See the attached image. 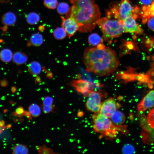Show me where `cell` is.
Here are the masks:
<instances>
[{
	"label": "cell",
	"mask_w": 154,
	"mask_h": 154,
	"mask_svg": "<svg viewBox=\"0 0 154 154\" xmlns=\"http://www.w3.org/2000/svg\"><path fill=\"white\" fill-rule=\"evenodd\" d=\"M125 118L123 113L120 111L116 110L110 118L111 121L114 125L119 126L124 123Z\"/></svg>",
	"instance_id": "obj_14"
},
{
	"label": "cell",
	"mask_w": 154,
	"mask_h": 154,
	"mask_svg": "<svg viewBox=\"0 0 154 154\" xmlns=\"http://www.w3.org/2000/svg\"><path fill=\"white\" fill-rule=\"evenodd\" d=\"M102 93L99 91H92L88 95L86 106L89 111L95 113L100 112L102 104Z\"/></svg>",
	"instance_id": "obj_8"
},
{
	"label": "cell",
	"mask_w": 154,
	"mask_h": 154,
	"mask_svg": "<svg viewBox=\"0 0 154 154\" xmlns=\"http://www.w3.org/2000/svg\"><path fill=\"white\" fill-rule=\"evenodd\" d=\"M29 151L25 145L21 144L16 145L13 149V153L14 154H26L28 153Z\"/></svg>",
	"instance_id": "obj_22"
},
{
	"label": "cell",
	"mask_w": 154,
	"mask_h": 154,
	"mask_svg": "<svg viewBox=\"0 0 154 154\" xmlns=\"http://www.w3.org/2000/svg\"><path fill=\"white\" fill-rule=\"evenodd\" d=\"M28 69L30 73L33 75H36L40 73L42 68L39 63L34 61L31 62L28 65Z\"/></svg>",
	"instance_id": "obj_17"
},
{
	"label": "cell",
	"mask_w": 154,
	"mask_h": 154,
	"mask_svg": "<svg viewBox=\"0 0 154 154\" xmlns=\"http://www.w3.org/2000/svg\"><path fill=\"white\" fill-rule=\"evenodd\" d=\"M125 151L129 152L130 153H133L135 152L134 147L130 145H127L125 147Z\"/></svg>",
	"instance_id": "obj_34"
},
{
	"label": "cell",
	"mask_w": 154,
	"mask_h": 154,
	"mask_svg": "<svg viewBox=\"0 0 154 154\" xmlns=\"http://www.w3.org/2000/svg\"><path fill=\"white\" fill-rule=\"evenodd\" d=\"M15 88H13L11 89V91L13 93L15 92L16 91V89H15Z\"/></svg>",
	"instance_id": "obj_38"
},
{
	"label": "cell",
	"mask_w": 154,
	"mask_h": 154,
	"mask_svg": "<svg viewBox=\"0 0 154 154\" xmlns=\"http://www.w3.org/2000/svg\"><path fill=\"white\" fill-rule=\"evenodd\" d=\"M154 107V90L149 91L141 99L137 105L139 112H143L148 109Z\"/></svg>",
	"instance_id": "obj_12"
},
{
	"label": "cell",
	"mask_w": 154,
	"mask_h": 154,
	"mask_svg": "<svg viewBox=\"0 0 154 154\" xmlns=\"http://www.w3.org/2000/svg\"><path fill=\"white\" fill-rule=\"evenodd\" d=\"M88 42L92 46H96L100 43H103V40L98 34L94 33L89 36Z\"/></svg>",
	"instance_id": "obj_18"
},
{
	"label": "cell",
	"mask_w": 154,
	"mask_h": 154,
	"mask_svg": "<svg viewBox=\"0 0 154 154\" xmlns=\"http://www.w3.org/2000/svg\"><path fill=\"white\" fill-rule=\"evenodd\" d=\"M151 16H154V2L149 6L143 7L141 15L143 23H146Z\"/></svg>",
	"instance_id": "obj_13"
},
{
	"label": "cell",
	"mask_w": 154,
	"mask_h": 154,
	"mask_svg": "<svg viewBox=\"0 0 154 154\" xmlns=\"http://www.w3.org/2000/svg\"><path fill=\"white\" fill-rule=\"evenodd\" d=\"M13 56V54L11 51L8 49H3L0 53L1 59L5 62H10Z\"/></svg>",
	"instance_id": "obj_19"
},
{
	"label": "cell",
	"mask_w": 154,
	"mask_h": 154,
	"mask_svg": "<svg viewBox=\"0 0 154 154\" xmlns=\"http://www.w3.org/2000/svg\"><path fill=\"white\" fill-rule=\"evenodd\" d=\"M147 25L149 28L152 31H154V16H151L148 19Z\"/></svg>",
	"instance_id": "obj_30"
},
{
	"label": "cell",
	"mask_w": 154,
	"mask_h": 154,
	"mask_svg": "<svg viewBox=\"0 0 154 154\" xmlns=\"http://www.w3.org/2000/svg\"><path fill=\"white\" fill-rule=\"evenodd\" d=\"M53 102V100L52 97L47 96L43 99L42 105L47 106H52Z\"/></svg>",
	"instance_id": "obj_29"
},
{
	"label": "cell",
	"mask_w": 154,
	"mask_h": 154,
	"mask_svg": "<svg viewBox=\"0 0 154 154\" xmlns=\"http://www.w3.org/2000/svg\"><path fill=\"white\" fill-rule=\"evenodd\" d=\"M53 35L57 40H62L64 38L66 35V33L65 30L62 27H58L55 29L53 32Z\"/></svg>",
	"instance_id": "obj_23"
},
{
	"label": "cell",
	"mask_w": 154,
	"mask_h": 154,
	"mask_svg": "<svg viewBox=\"0 0 154 154\" xmlns=\"http://www.w3.org/2000/svg\"><path fill=\"white\" fill-rule=\"evenodd\" d=\"M70 8L68 4L65 2H61L57 7V11L61 15L66 14L69 11Z\"/></svg>",
	"instance_id": "obj_25"
},
{
	"label": "cell",
	"mask_w": 154,
	"mask_h": 154,
	"mask_svg": "<svg viewBox=\"0 0 154 154\" xmlns=\"http://www.w3.org/2000/svg\"><path fill=\"white\" fill-rule=\"evenodd\" d=\"M30 42L33 46H40L43 42V38L42 35L38 33L33 34L31 37Z\"/></svg>",
	"instance_id": "obj_20"
},
{
	"label": "cell",
	"mask_w": 154,
	"mask_h": 154,
	"mask_svg": "<svg viewBox=\"0 0 154 154\" xmlns=\"http://www.w3.org/2000/svg\"><path fill=\"white\" fill-rule=\"evenodd\" d=\"M5 124V122L3 120H2L0 121V126L3 127L4 126Z\"/></svg>",
	"instance_id": "obj_35"
},
{
	"label": "cell",
	"mask_w": 154,
	"mask_h": 154,
	"mask_svg": "<svg viewBox=\"0 0 154 154\" xmlns=\"http://www.w3.org/2000/svg\"><path fill=\"white\" fill-rule=\"evenodd\" d=\"M140 1L143 6L147 7L152 4L154 2V0H140Z\"/></svg>",
	"instance_id": "obj_32"
},
{
	"label": "cell",
	"mask_w": 154,
	"mask_h": 154,
	"mask_svg": "<svg viewBox=\"0 0 154 154\" xmlns=\"http://www.w3.org/2000/svg\"><path fill=\"white\" fill-rule=\"evenodd\" d=\"M38 29L40 31H43L44 30V27L42 26H40L39 27Z\"/></svg>",
	"instance_id": "obj_37"
},
{
	"label": "cell",
	"mask_w": 154,
	"mask_h": 154,
	"mask_svg": "<svg viewBox=\"0 0 154 154\" xmlns=\"http://www.w3.org/2000/svg\"><path fill=\"white\" fill-rule=\"evenodd\" d=\"M36 147L39 154H54L58 153L54 152L52 149L46 147L45 145H43L42 146L37 145Z\"/></svg>",
	"instance_id": "obj_26"
},
{
	"label": "cell",
	"mask_w": 154,
	"mask_h": 154,
	"mask_svg": "<svg viewBox=\"0 0 154 154\" xmlns=\"http://www.w3.org/2000/svg\"><path fill=\"white\" fill-rule=\"evenodd\" d=\"M57 0H44V4L46 7L49 9H55L58 5Z\"/></svg>",
	"instance_id": "obj_28"
},
{
	"label": "cell",
	"mask_w": 154,
	"mask_h": 154,
	"mask_svg": "<svg viewBox=\"0 0 154 154\" xmlns=\"http://www.w3.org/2000/svg\"><path fill=\"white\" fill-rule=\"evenodd\" d=\"M117 106L115 101L110 98L106 100L102 104L99 113L110 118L117 110Z\"/></svg>",
	"instance_id": "obj_11"
},
{
	"label": "cell",
	"mask_w": 154,
	"mask_h": 154,
	"mask_svg": "<svg viewBox=\"0 0 154 154\" xmlns=\"http://www.w3.org/2000/svg\"><path fill=\"white\" fill-rule=\"evenodd\" d=\"M135 19L130 17L121 22L124 32L141 34L143 31L135 21Z\"/></svg>",
	"instance_id": "obj_9"
},
{
	"label": "cell",
	"mask_w": 154,
	"mask_h": 154,
	"mask_svg": "<svg viewBox=\"0 0 154 154\" xmlns=\"http://www.w3.org/2000/svg\"><path fill=\"white\" fill-rule=\"evenodd\" d=\"M28 57L25 53L21 52H16L13 56L14 62L18 65H20L26 63L27 61Z\"/></svg>",
	"instance_id": "obj_16"
},
{
	"label": "cell",
	"mask_w": 154,
	"mask_h": 154,
	"mask_svg": "<svg viewBox=\"0 0 154 154\" xmlns=\"http://www.w3.org/2000/svg\"><path fill=\"white\" fill-rule=\"evenodd\" d=\"M95 131L102 134L109 135L115 127L109 118L101 114L100 113L92 116Z\"/></svg>",
	"instance_id": "obj_5"
},
{
	"label": "cell",
	"mask_w": 154,
	"mask_h": 154,
	"mask_svg": "<svg viewBox=\"0 0 154 154\" xmlns=\"http://www.w3.org/2000/svg\"><path fill=\"white\" fill-rule=\"evenodd\" d=\"M26 19L28 23L34 25L37 24L39 21L40 17L37 13L32 12L28 15Z\"/></svg>",
	"instance_id": "obj_24"
},
{
	"label": "cell",
	"mask_w": 154,
	"mask_h": 154,
	"mask_svg": "<svg viewBox=\"0 0 154 154\" xmlns=\"http://www.w3.org/2000/svg\"><path fill=\"white\" fill-rule=\"evenodd\" d=\"M24 109L21 107H19L17 108L15 110V114L17 115H21L24 113Z\"/></svg>",
	"instance_id": "obj_33"
},
{
	"label": "cell",
	"mask_w": 154,
	"mask_h": 154,
	"mask_svg": "<svg viewBox=\"0 0 154 154\" xmlns=\"http://www.w3.org/2000/svg\"><path fill=\"white\" fill-rule=\"evenodd\" d=\"M6 127L5 126L1 127L0 126V134L3 132L5 129Z\"/></svg>",
	"instance_id": "obj_36"
},
{
	"label": "cell",
	"mask_w": 154,
	"mask_h": 154,
	"mask_svg": "<svg viewBox=\"0 0 154 154\" xmlns=\"http://www.w3.org/2000/svg\"><path fill=\"white\" fill-rule=\"evenodd\" d=\"M70 84L77 91L85 96H88L90 92L94 91V89L97 88L100 86L99 83H91L81 79L74 80L70 82Z\"/></svg>",
	"instance_id": "obj_7"
},
{
	"label": "cell",
	"mask_w": 154,
	"mask_h": 154,
	"mask_svg": "<svg viewBox=\"0 0 154 154\" xmlns=\"http://www.w3.org/2000/svg\"><path fill=\"white\" fill-rule=\"evenodd\" d=\"M137 117L141 128L140 138L145 144L150 145L154 144V129L149 125L147 117L144 114L138 113Z\"/></svg>",
	"instance_id": "obj_6"
},
{
	"label": "cell",
	"mask_w": 154,
	"mask_h": 154,
	"mask_svg": "<svg viewBox=\"0 0 154 154\" xmlns=\"http://www.w3.org/2000/svg\"><path fill=\"white\" fill-rule=\"evenodd\" d=\"M106 17L100 18L97 24L103 33V38L106 41L120 36L124 32L121 22L116 18L110 10Z\"/></svg>",
	"instance_id": "obj_3"
},
{
	"label": "cell",
	"mask_w": 154,
	"mask_h": 154,
	"mask_svg": "<svg viewBox=\"0 0 154 154\" xmlns=\"http://www.w3.org/2000/svg\"><path fill=\"white\" fill-rule=\"evenodd\" d=\"M29 112L33 117H36L39 116L41 112L40 106L37 104H33L28 108Z\"/></svg>",
	"instance_id": "obj_21"
},
{
	"label": "cell",
	"mask_w": 154,
	"mask_h": 154,
	"mask_svg": "<svg viewBox=\"0 0 154 154\" xmlns=\"http://www.w3.org/2000/svg\"><path fill=\"white\" fill-rule=\"evenodd\" d=\"M16 17L15 14L11 12L5 13L1 18L2 23L6 26H11L16 22Z\"/></svg>",
	"instance_id": "obj_15"
},
{
	"label": "cell",
	"mask_w": 154,
	"mask_h": 154,
	"mask_svg": "<svg viewBox=\"0 0 154 154\" xmlns=\"http://www.w3.org/2000/svg\"><path fill=\"white\" fill-rule=\"evenodd\" d=\"M61 26L65 30L69 38L73 35L78 30L79 26L76 20L73 18H64L61 17Z\"/></svg>",
	"instance_id": "obj_10"
},
{
	"label": "cell",
	"mask_w": 154,
	"mask_h": 154,
	"mask_svg": "<svg viewBox=\"0 0 154 154\" xmlns=\"http://www.w3.org/2000/svg\"><path fill=\"white\" fill-rule=\"evenodd\" d=\"M147 119L149 125L154 129V108L149 111L147 117Z\"/></svg>",
	"instance_id": "obj_27"
},
{
	"label": "cell",
	"mask_w": 154,
	"mask_h": 154,
	"mask_svg": "<svg viewBox=\"0 0 154 154\" xmlns=\"http://www.w3.org/2000/svg\"><path fill=\"white\" fill-rule=\"evenodd\" d=\"M110 10L121 22L130 17L135 19L141 17V11L139 8L132 6L129 0H121L119 3L113 5Z\"/></svg>",
	"instance_id": "obj_4"
},
{
	"label": "cell",
	"mask_w": 154,
	"mask_h": 154,
	"mask_svg": "<svg viewBox=\"0 0 154 154\" xmlns=\"http://www.w3.org/2000/svg\"><path fill=\"white\" fill-rule=\"evenodd\" d=\"M42 109L43 112L45 114H48L51 112L54 108L53 105L51 106H47L42 105Z\"/></svg>",
	"instance_id": "obj_31"
},
{
	"label": "cell",
	"mask_w": 154,
	"mask_h": 154,
	"mask_svg": "<svg viewBox=\"0 0 154 154\" xmlns=\"http://www.w3.org/2000/svg\"><path fill=\"white\" fill-rule=\"evenodd\" d=\"M69 0L72 5L66 14V17H72L76 20L80 32L91 31L101 18L99 7L94 0Z\"/></svg>",
	"instance_id": "obj_2"
},
{
	"label": "cell",
	"mask_w": 154,
	"mask_h": 154,
	"mask_svg": "<svg viewBox=\"0 0 154 154\" xmlns=\"http://www.w3.org/2000/svg\"><path fill=\"white\" fill-rule=\"evenodd\" d=\"M83 60L87 71L100 76L109 75L120 63L116 52L103 43L96 47H87L84 52Z\"/></svg>",
	"instance_id": "obj_1"
}]
</instances>
